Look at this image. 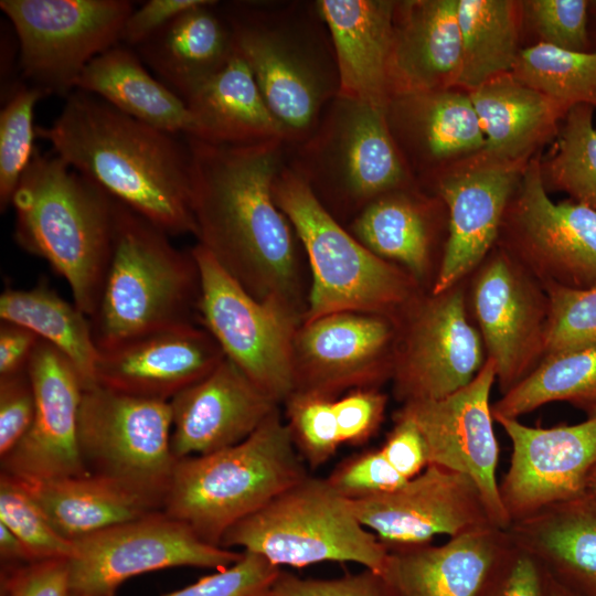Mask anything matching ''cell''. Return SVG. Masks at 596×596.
<instances>
[{
	"instance_id": "obj_1",
	"label": "cell",
	"mask_w": 596,
	"mask_h": 596,
	"mask_svg": "<svg viewBox=\"0 0 596 596\" xmlns=\"http://www.w3.org/2000/svg\"><path fill=\"white\" fill-rule=\"evenodd\" d=\"M184 138L198 244L254 298L299 310L296 232L273 195L286 142L224 146Z\"/></svg>"
},
{
	"instance_id": "obj_2",
	"label": "cell",
	"mask_w": 596,
	"mask_h": 596,
	"mask_svg": "<svg viewBox=\"0 0 596 596\" xmlns=\"http://www.w3.org/2000/svg\"><path fill=\"white\" fill-rule=\"evenodd\" d=\"M36 136L70 167L169 236L196 235L190 151L178 135L75 89L50 127H36Z\"/></svg>"
},
{
	"instance_id": "obj_3",
	"label": "cell",
	"mask_w": 596,
	"mask_h": 596,
	"mask_svg": "<svg viewBox=\"0 0 596 596\" xmlns=\"http://www.w3.org/2000/svg\"><path fill=\"white\" fill-rule=\"evenodd\" d=\"M222 12L287 147L304 142L340 88L332 41L316 1L234 2Z\"/></svg>"
},
{
	"instance_id": "obj_4",
	"label": "cell",
	"mask_w": 596,
	"mask_h": 596,
	"mask_svg": "<svg viewBox=\"0 0 596 596\" xmlns=\"http://www.w3.org/2000/svg\"><path fill=\"white\" fill-rule=\"evenodd\" d=\"M11 205L17 244L65 279L91 319L113 255L114 199L58 156L36 151Z\"/></svg>"
},
{
	"instance_id": "obj_5",
	"label": "cell",
	"mask_w": 596,
	"mask_h": 596,
	"mask_svg": "<svg viewBox=\"0 0 596 596\" xmlns=\"http://www.w3.org/2000/svg\"><path fill=\"white\" fill-rule=\"evenodd\" d=\"M114 247L96 312L98 350L199 322L201 276L195 257L114 199Z\"/></svg>"
},
{
	"instance_id": "obj_6",
	"label": "cell",
	"mask_w": 596,
	"mask_h": 596,
	"mask_svg": "<svg viewBox=\"0 0 596 596\" xmlns=\"http://www.w3.org/2000/svg\"><path fill=\"white\" fill-rule=\"evenodd\" d=\"M308 475L277 408L243 441L178 459L161 510L220 546L231 526Z\"/></svg>"
},
{
	"instance_id": "obj_7",
	"label": "cell",
	"mask_w": 596,
	"mask_h": 596,
	"mask_svg": "<svg viewBox=\"0 0 596 596\" xmlns=\"http://www.w3.org/2000/svg\"><path fill=\"white\" fill-rule=\"evenodd\" d=\"M273 195L305 247L311 268L304 321L342 311L387 316L409 301L412 277L342 227L287 163L274 180Z\"/></svg>"
},
{
	"instance_id": "obj_8",
	"label": "cell",
	"mask_w": 596,
	"mask_h": 596,
	"mask_svg": "<svg viewBox=\"0 0 596 596\" xmlns=\"http://www.w3.org/2000/svg\"><path fill=\"white\" fill-rule=\"evenodd\" d=\"M286 163L333 217L334 213L358 215L412 181L390 131L386 109L341 95L327 106L307 140L287 147Z\"/></svg>"
},
{
	"instance_id": "obj_9",
	"label": "cell",
	"mask_w": 596,
	"mask_h": 596,
	"mask_svg": "<svg viewBox=\"0 0 596 596\" xmlns=\"http://www.w3.org/2000/svg\"><path fill=\"white\" fill-rule=\"evenodd\" d=\"M220 546L243 547L274 565L352 562L381 574L389 549L356 519L351 503L310 475L231 526Z\"/></svg>"
},
{
	"instance_id": "obj_10",
	"label": "cell",
	"mask_w": 596,
	"mask_h": 596,
	"mask_svg": "<svg viewBox=\"0 0 596 596\" xmlns=\"http://www.w3.org/2000/svg\"><path fill=\"white\" fill-rule=\"evenodd\" d=\"M191 251L201 276L199 323L253 383L285 402L295 392L294 341L304 316L251 296L201 245Z\"/></svg>"
},
{
	"instance_id": "obj_11",
	"label": "cell",
	"mask_w": 596,
	"mask_h": 596,
	"mask_svg": "<svg viewBox=\"0 0 596 596\" xmlns=\"http://www.w3.org/2000/svg\"><path fill=\"white\" fill-rule=\"evenodd\" d=\"M168 401L96 385L83 391L77 437L89 472L113 479L162 509L177 462Z\"/></svg>"
},
{
	"instance_id": "obj_12",
	"label": "cell",
	"mask_w": 596,
	"mask_h": 596,
	"mask_svg": "<svg viewBox=\"0 0 596 596\" xmlns=\"http://www.w3.org/2000/svg\"><path fill=\"white\" fill-rule=\"evenodd\" d=\"M29 85L67 97L84 68L120 42L134 11L127 0H1Z\"/></svg>"
},
{
	"instance_id": "obj_13",
	"label": "cell",
	"mask_w": 596,
	"mask_h": 596,
	"mask_svg": "<svg viewBox=\"0 0 596 596\" xmlns=\"http://www.w3.org/2000/svg\"><path fill=\"white\" fill-rule=\"evenodd\" d=\"M241 556L204 542L157 510L74 540L68 566L78 596H114L125 581L140 574L179 566L222 570Z\"/></svg>"
},
{
	"instance_id": "obj_14",
	"label": "cell",
	"mask_w": 596,
	"mask_h": 596,
	"mask_svg": "<svg viewBox=\"0 0 596 596\" xmlns=\"http://www.w3.org/2000/svg\"><path fill=\"white\" fill-rule=\"evenodd\" d=\"M496 380V363L487 359L473 380L462 389L437 400L404 403L398 412L418 427L428 465L469 477L479 489L492 522L507 530L511 522L497 480L499 445L490 404Z\"/></svg>"
},
{
	"instance_id": "obj_15",
	"label": "cell",
	"mask_w": 596,
	"mask_h": 596,
	"mask_svg": "<svg viewBox=\"0 0 596 596\" xmlns=\"http://www.w3.org/2000/svg\"><path fill=\"white\" fill-rule=\"evenodd\" d=\"M493 419L512 446L509 468L499 483L511 523L587 493L596 466V417L550 428L503 416Z\"/></svg>"
},
{
	"instance_id": "obj_16",
	"label": "cell",
	"mask_w": 596,
	"mask_h": 596,
	"mask_svg": "<svg viewBox=\"0 0 596 596\" xmlns=\"http://www.w3.org/2000/svg\"><path fill=\"white\" fill-rule=\"evenodd\" d=\"M350 503L359 522L387 549L496 525L475 482L437 465L394 490Z\"/></svg>"
},
{
	"instance_id": "obj_17",
	"label": "cell",
	"mask_w": 596,
	"mask_h": 596,
	"mask_svg": "<svg viewBox=\"0 0 596 596\" xmlns=\"http://www.w3.org/2000/svg\"><path fill=\"white\" fill-rule=\"evenodd\" d=\"M535 155L523 169L507 207L512 242L547 276V283L573 289L596 285V211L547 195Z\"/></svg>"
},
{
	"instance_id": "obj_18",
	"label": "cell",
	"mask_w": 596,
	"mask_h": 596,
	"mask_svg": "<svg viewBox=\"0 0 596 596\" xmlns=\"http://www.w3.org/2000/svg\"><path fill=\"white\" fill-rule=\"evenodd\" d=\"M481 339L455 287L421 305L393 363L395 394L404 403L437 400L469 384L483 365Z\"/></svg>"
},
{
	"instance_id": "obj_19",
	"label": "cell",
	"mask_w": 596,
	"mask_h": 596,
	"mask_svg": "<svg viewBox=\"0 0 596 596\" xmlns=\"http://www.w3.org/2000/svg\"><path fill=\"white\" fill-rule=\"evenodd\" d=\"M526 163L478 152L437 173V190L449 210V234L432 295L455 287L489 252Z\"/></svg>"
},
{
	"instance_id": "obj_20",
	"label": "cell",
	"mask_w": 596,
	"mask_h": 596,
	"mask_svg": "<svg viewBox=\"0 0 596 596\" xmlns=\"http://www.w3.org/2000/svg\"><path fill=\"white\" fill-rule=\"evenodd\" d=\"M28 371L35 396L32 425L1 460V471L22 479H54L91 473L79 450L77 425L84 391L72 362L40 339Z\"/></svg>"
},
{
	"instance_id": "obj_21",
	"label": "cell",
	"mask_w": 596,
	"mask_h": 596,
	"mask_svg": "<svg viewBox=\"0 0 596 596\" xmlns=\"http://www.w3.org/2000/svg\"><path fill=\"white\" fill-rule=\"evenodd\" d=\"M393 341L385 315L342 311L304 321L294 341L295 392L332 397L371 387L386 373Z\"/></svg>"
},
{
	"instance_id": "obj_22",
	"label": "cell",
	"mask_w": 596,
	"mask_h": 596,
	"mask_svg": "<svg viewBox=\"0 0 596 596\" xmlns=\"http://www.w3.org/2000/svg\"><path fill=\"white\" fill-rule=\"evenodd\" d=\"M224 358L206 329L179 326L98 350L96 385L169 402L210 374Z\"/></svg>"
},
{
	"instance_id": "obj_23",
	"label": "cell",
	"mask_w": 596,
	"mask_h": 596,
	"mask_svg": "<svg viewBox=\"0 0 596 596\" xmlns=\"http://www.w3.org/2000/svg\"><path fill=\"white\" fill-rule=\"evenodd\" d=\"M473 308L497 380L507 393L531 371L544 352L547 307L538 289L504 253L491 257L479 272Z\"/></svg>"
},
{
	"instance_id": "obj_24",
	"label": "cell",
	"mask_w": 596,
	"mask_h": 596,
	"mask_svg": "<svg viewBox=\"0 0 596 596\" xmlns=\"http://www.w3.org/2000/svg\"><path fill=\"white\" fill-rule=\"evenodd\" d=\"M175 459L206 455L251 436L278 404L224 358L170 401Z\"/></svg>"
},
{
	"instance_id": "obj_25",
	"label": "cell",
	"mask_w": 596,
	"mask_h": 596,
	"mask_svg": "<svg viewBox=\"0 0 596 596\" xmlns=\"http://www.w3.org/2000/svg\"><path fill=\"white\" fill-rule=\"evenodd\" d=\"M386 119L411 173H438L476 155L486 139L468 92L456 88L392 96Z\"/></svg>"
},
{
	"instance_id": "obj_26",
	"label": "cell",
	"mask_w": 596,
	"mask_h": 596,
	"mask_svg": "<svg viewBox=\"0 0 596 596\" xmlns=\"http://www.w3.org/2000/svg\"><path fill=\"white\" fill-rule=\"evenodd\" d=\"M510 543L507 530L490 525L440 545L391 547L380 575L390 596H478Z\"/></svg>"
},
{
	"instance_id": "obj_27",
	"label": "cell",
	"mask_w": 596,
	"mask_h": 596,
	"mask_svg": "<svg viewBox=\"0 0 596 596\" xmlns=\"http://www.w3.org/2000/svg\"><path fill=\"white\" fill-rule=\"evenodd\" d=\"M460 70L458 0L396 1L391 97L455 88Z\"/></svg>"
},
{
	"instance_id": "obj_28",
	"label": "cell",
	"mask_w": 596,
	"mask_h": 596,
	"mask_svg": "<svg viewBox=\"0 0 596 596\" xmlns=\"http://www.w3.org/2000/svg\"><path fill=\"white\" fill-rule=\"evenodd\" d=\"M332 41L339 95L385 108L396 1L318 0Z\"/></svg>"
},
{
	"instance_id": "obj_29",
	"label": "cell",
	"mask_w": 596,
	"mask_h": 596,
	"mask_svg": "<svg viewBox=\"0 0 596 596\" xmlns=\"http://www.w3.org/2000/svg\"><path fill=\"white\" fill-rule=\"evenodd\" d=\"M512 542L576 596H596V498L545 508L507 529Z\"/></svg>"
},
{
	"instance_id": "obj_30",
	"label": "cell",
	"mask_w": 596,
	"mask_h": 596,
	"mask_svg": "<svg viewBox=\"0 0 596 596\" xmlns=\"http://www.w3.org/2000/svg\"><path fill=\"white\" fill-rule=\"evenodd\" d=\"M217 7L206 0L135 47L145 65L182 99L235 53L231 25Z\"/></svg>"
},
{
	"instance_id": "obj_31",
	"label": "cell",
	"mask_w": 596,
	"mask_h": 596,
	"mask_svg": "<svg viewBox=\"0 0 596 596\" xmlns=\"http://www.w3.org/2000/svg\"><path fill=\"white\" fill-rule=\"evenodd\" d=\"M468 94L486 139L480 152L505 162H529L538 147L556 136L568 110L511 73Z\"/></svg>"
},
{
	"instance_id": "obj_32",
	"label": "cell",
	"mask_w": 596,
	"mask_h": 596,
	"mask_svg": "<svg viewBox=\"0 0 596 596\" xmlns=\"http://www.w3.org/2000/svg\"><path fill=\"white\" fill-rule=\"evenodd\" d=\"M183 100L194 123V135L190 137L224 146L285 141L280 125L236 49L217 72Z\"/></svg>"
},
{
	"instance_id": "obj_33",
	"label": "cell",
	"mask_w": 596,
	"mask_h": 596,
	"mask_svg": "<svg viewBox=\"0 0 596 596\" xmlns=\"http://www.w3.org/2000/svg\"><path fill=\"white\" fill-rule=\"evenodd\" d=\"M75 89L93 94L160 130L178 136L194 135L193 118L184 100L153 77L138 53L123 43L89 62Z\"/></svg>"
},
{
	"instance_id": "obj_34",
	"label": "cell",
	"mask_w": 596,
	"mask_h": 596,
	"mask_svg": "<svg viewBox=\"0 0 596 596\" xmlns=\"http://www.w3.org/2000/svg\"><path fill=\"white\" fill-rule=\"evenodd\" d=\"M15 478L70 541L161 510L155 501L92 472L43 480Z\"/></svg>"
},
{
	"instance_id": "obj_35",
	"label": "cell",
	"mask_w": 596,
	"mask_h": 596,
	"mask_svg": "<svg viewBox=\"0 0 596 596\" xmlns=\"http://www.w3.org/2000/svg\"><path fill=\"white\" fill-rule=\"evenodd\" d=\"M0 319L28 328L61 351L76 369L84 391L96 386L98 348L91 319L45 279L29 289L7 287L0 295Z\"/></svg>"
},
{
	"instance_id": "obj_36",
	"label": "cell",
	"mask_w": 596,
	"mask_h": 596,
	"mask_svg": "<svg viewBox=\"0 0 596 596\" xmlns=\"http://www.w3.org/2000/svg\"><path fill=\"white\" fill-rule=\"evenodd\" d=\"M509 0H458L461 70L458 87L472 91L511 73L518 54V10Z\"/></svg>"
},
{
	"instance_id": "obj_37",
	"label": "cell",
	"mask_w": 596,
	"mask_h": 596,
	"mask_svg": "<svg viewBox=\"0 0 596 596\" xmlns=\"http://www.w3.org/2000/svg\"><path fill=\"white\" fill-rule=\"evenodd\" d=\"M567 402L596 417V341L545 355L515 386L492 405L493 416L519 418L551 402Z\"/></svg>"
},
{
	"instance_id": "obj_38",
	"label": "cell",
	"mask_w": 596,
	"mask_h": 596,
	"mask_svg": "<svg viewBox=\"0 0 596 596\" xmlns=\"http://www.w3.org/2000/svg\"><path fill=\"white\" fill-rule=\"evenodd\" d=\"M406 190L390 192L366 205L353 217L351 233L376 256L403 264L419 278L429 263V225L424 205Z\"/></svg>"
},
{
	"instance_id": "obj_39",
	"label": "cell",
	"mask_w": 596,
	"mask_h": 596,
	"mask_svg": "<svg viewBox=\"0 0 596 596\" xmlns=\"http://www.w3.org/2000/svg\"><path fill=\"white\" fill-rule=\"evenodd\" d=\"M592 105L571 107L562 119L555 147L540 158L543 184L596 211V127Z\"/></svg>"
},
{
	"instance_id": "obj_40",
	"label": "cell",
	"mask_w": 596,
	"mask_h": 596,
	"mask_svg": "<svg viewBox=\"0 0 596 596\" xmlns=\"http://www.w3.org/2000/svg\"><path fill=\"white\" fill-rule=\"evenodd\" d=\"M511 75L565 108H596V52H575L545 43L521 49Z\"/></svg>"
},
{
	"instance_id": "obj_41",
	"label": "cell",
	"mask_w": 596,
	"mask_h": 596,
	"mask_svg": "<svg viewBox=\"0 0 596 596\" xmlns=\"http://www.w3.org/2000/svg\"><path fill=\"white\" fill-rule=\"evenodd\" d=\"M44 95L39 88L18 84L0 111V210L7 211L13 194L36 152L33 140L35 104Z\"/></svg>"
},
{
	"instance_id": "obj_42",
	"label": "cell",
	"mask_w": 596,
	"mask_h": 596,
	"mask_svg": "<svg viewBox=\"0 0 596 596\" xmlns=\"http://www.w3.org/2000/svg\"><path fill=\"white\" fill-rule=\"evenodd\" d=\"M0 522L12 531L30 550L35 561L68 560L73 541L64 538L20 481L1 471Z\"/></svg>"
},
{
	"instance_id": "obj_43",
	"label": "cell",
	"mask_w": 596,
	"mask_h": 596,
	"mask_svg": "<svg viewBox=\"0 0 596 596\" xmlns=\"http://www.w3.org/2000/svg\"><path fill=\"white\" fill-rule=\"evenodd\" d=\"M333 402L332 397L300 391L285 401L295 448L311 469L326 464L341 444Z\"/></svg>"
},
{
	"instance_id": "obj_44",
	"label": "cell",
	"mask_w": 596,
	"mask_h": 596,
	"mask_svg": "<svg viewBox=\"0 0 596 596\" xmlns=\"http://www.w3.org/2000/svg\"><path fill=\"white\" fill-rule=\"evenodd\" d=\"M545 355L585 347L596 341V285L573 289L547 283Z\"/></svg>"
},
{
	"instance_id": "obj_45",
	"label": "cell",
	"mask_w": 596,
	"mask_h": 596,
	"mask_svg": "<svg viewBox=\"0 0 596 596\" xmlns=\"http://www.w3.org/2000/svg\"><path fill=\"white\" fill-rule=\"evenodd\" d=\"M587 0H526L519 4L540 43L575 52H592Z\"/></svg>"
},
{
	"instance_id": "obj_46",
	"label": "cell",
	"mask_w": 596,
	"mask_h": 596,
	"mask_svg": "<svg viewBox=\"0 0 596 596\" xmlns=\"http://www.w3.org/2000/svg\"><path fill=\"white\" fill-rule=\"evenodd\" d=\"M280 571L262 555L243 551L234 564L161 596H269Z\"/></svg>"
},
{
	"instance_id": "obj_47",
	"label": "cell",
	"mask_w": 596,
	"mask_h": 596,
	"mask_svg": "<svg viewBox=\"0 0 596 596\" xmlns=\"http://www.w3.org/2000/svg\"><path fill=\"white\" fill-rule=\"evenodd\" d=\"M326 479L350 501L394 490L407 481L392 467L380 448L347 457Z\"/></svg>"
},
{
	"instance_id": "obj_48",
	"label": "cell",
	"mask_w": 596,
	"mask_h": 596,
	"mask_svg": "<svg viewBox=\"0 0 596 596\" xmlns=\"http://www.w3.org/2000/svg\"><path fill=\"white\" fill-rule=\"evenodd\" d=\"M34 414L35 396L29 371L0 376V459L23 439Z\"/></svg>"
},
{
	"instance_id": "obj_49",
	"label": "cell",
	"mask_w": 596,
	"mask_h": 596,
	"mask_svg": "<svg viewBox=\"0 0 596 596\" xmlns=\"http://www.w3.org/2000/svg\"><path fill=\"white\" fill-rule=\"evenodd\" d=\"M1 596H78L72 588L68 560L2 565Z\"/></svg>"
},
{
	"instance_id": "obj_50",
	"label": "cell",
	"mask_w": 596,
	"mask_h": 596,
	"mask_svg": "<svg viewBox=\"0 0 596 596\" xmlns=\"http://www.w3.org/2000/svg\"><path fill=\"white\" fill-rule=\"evenodd\" d=\"M478 596H545L544 570L511 540Z\"/></svg>"
},
{
	"instance_id": "obj_51",
	"label": "cell",
	"mask_w": 596,
	"mask_h": 596,
	"mask_svg": "<svg viewBox=\"0 0 596 596\" xmlns=\"http://www.w3.org/2000/svg\"><path fill=\"white\" fill-rule=\"evenodd\" d=\"M270 596H390L380 574L364 568L337 578H301L280 571Z\"/></svg>"
},
{
	"instance_id": "obj_52",
	"label": "cell",
	"mask_w": 596,
	"mask_h": 596,
	"mask_svg": "<svg viewBox=\"0 0 596 596\" xmlns=\"http://www.w3.org/2000/svg\"><path fill=\"white\" fill-rule=\"evenodd\" d=\"M387 397L371 389H356L333 402L340 441L362 445L380 426Z\"/></svg>"
},
{
	"instance_id": "obj_53",
	"label": "cell",
	"mask_w": 596,
	"mask_h": 596,
	"mask_svg": "<svg viewBox=\"0 0 596 596\" xmlns=\"http://www.w3.org/2000/svg\"><path fill=\"white\" fill-rule=\"evenodd\" d=\"M392 467L405 479L421 473L427 466L423 436L408 416L397 412L395 425L380 448Z\"/></svg>"
},
{
	"instance_id": "obj_54",
	"label": "cell",
	"mask_w": 596,
	"mask_h": 596,
	"mask_svg": "<svg viewBox=\"0 0 596 596\" xmlns=\"http://www.w3.org/2000/svg\"><path fill=\"white\" fill-rule=\"evenodd\" d=\"M206 0H150L134 10L125 22L120 42L136 47L160 31L181 13Z\"/></svg>"
},
{
	"instance_id": "obj_55",
	"label": "cell",
	"mask_w": 596,
	"mask_h": 596,
	"mask_svg": "<svg viewBox=\"0 0 596 596\" xmlns=\"http://www.w3.org/2000/svg\"><path fill=\"white\" fill-rule=\"evenodd\" d=\"M40 338L28 328L2 321L0 323V376L28 370Z\"/></svg>"
},
{
	"instance_id": "obj_56",
	"label": "cell",
	"mask_w": 596,
	"mask_h": 596,
	"mask_svg": "<svg viewBox=\"0 0 596 596\" xmlns=\"http://www.w3.org/2000/svg\"><path fill=\"white\" fill-rule=\"evenodd\" d=\"M0 557L2 565L36 562L28 546L0 522Z\"/></svg>"
},
{
	"instance_id": "obj_57",
	"label": "cell",
	"mask_w": 596,
	"mask_h": 596,
	"mask_svg": "<svg viewBox=\"0 0 596 596\" xmlns=\"http://www.w3.org/2000/svg\"><path fill=\"white\" fill-rule=\"evenodd\" d=\"M545 596H576L574 593L568 590L552 576H550L545 571Z\"/></svg>"
},
{
	"instance_id": "obj_58",
	"label": "cell",
	"mask_w": 596,
	"mask_h": 596,
	"mask_svg": "<svg viewBox=\"0 0 596 596\" xmlns=\"http://www.w3.org/2000/svg\"><path fill=\"white\" fill-rule=\"evenodd\" d=\"M588 36L590 51L596 52V0L588 3Z\"/></svg>"
},
{
	"instance_id": "obj_59",
	"label": "cell",
	"mask_w": 596,
	"mask_h": 596,
	"mask_svg": "<svg viewBox=\"0 0 596 596\" xmlns=\"http://www.w3.org/2000/svg\"><path fill=\"white\" fill-rule=\"evenodd\" d=\"M587 492L596 498V466L594 467L588 477Z\"/></svg>"
},
{
	"instance_id": "obj_60",
	"label": "cell",
	"mask_w": 596,
	"mask_h": 596,
	"mask_svg": "<svg viewBox=\"0 0 596 596\" xmlns=\"http://www.w3.org/2000/svg\"><path fill=\"white\" fill-rule=\"evenodd\" d=\"M270 596V595H269Z\"/></svg>"
},
{
	"instance_id": "obj_61",
	"label": "cell",
	"mask_w": 596,
	"mask_h": 596,
	"mask_svg": "<svg viewBox=\"0 0 596 596\" xmlns=\"http://www.w3.org/2000/svg\"><path fill=\"white\" fill-rule=\"evenodd\" d=\"M596 109V108H595Z\"/></svg>"
}]
</instances>
